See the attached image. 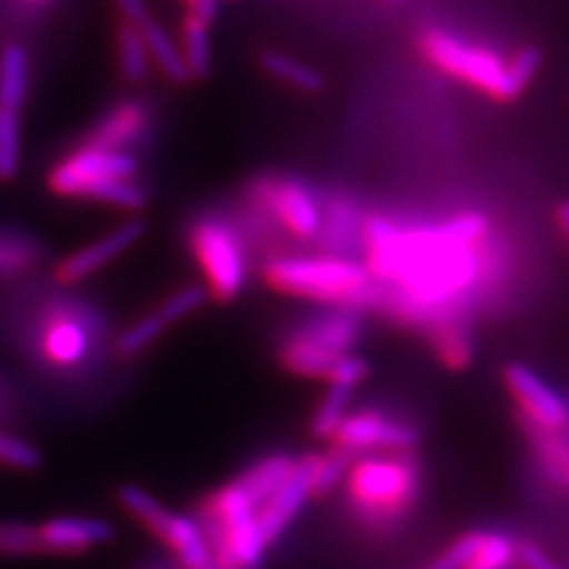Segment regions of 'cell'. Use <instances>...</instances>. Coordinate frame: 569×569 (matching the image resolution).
I'll use <instances>...</instances> for the list:
<instances>
[{
  "instance_id": "obj_1",
  "label": "cell",
  "mask_w": 569,
  "mask_h": 569,
  "mask_svg": "<svg viewBox=\"0 0 569 569\" xmlns=\"http://www.w3.org/2000/svg\"><path fill=\"white\" fill-rule=\"evenodd\" d=\"M263 278L278 292L349 311L380 309L385 305L382 284L372 278L366 263L349 257H280L266 266Z\"/></svg>"
},
{
  "instance_id": "obj_2",
  "label": "cell",
  "mask_w": 569,
  "mask_h": 569,
  "mask_svg": "<svg viewBox=\"0 0 569 569\" xmlns=\"http://www.w3.org/2000/svg\"><path fill=\"white\" fill-rule=\"evenodd\" d=\"M420 50L427 60L447 71V74L479 88L489 98L501 102L518 100L533 77L539 74L543 62L541 50L533 46L520 48L506 62L498 52L485 46H472L462 41L460 36L441 29L425 31Z\"/></svg>"
},
{
  "instance_id": "obj_3",
  "label": "cell",
  "mask_w": 569,
  "mask_h": 569,
  "mask_svg": "<svg viewBox=\"0 0 569 569\" xmlns=\"http://www.w3.org/2000/svg\"><path fill=\"white\" fill-rule=\"evenodd\" d=\"M138 162L121 150L100 146H86L71 152L50 173V188L67 198H88L123 209H142L148 204V194L133 176Z\"/></svg>"
},
{
  "instance_id": "obj_4",
  "label": "cell",
  "mask_w": 569,
  "mask_h": 569,
  "mask_svg": "<svg viewBox=\"0 0 569 569\" xmlns=\"http://www.w3.org/2000/svg\"><path fill=\"white\" fill-rule=\"evenodd\" d=\"M349 496L370 525L397 522L416 506L420 489L418 462L408 451L363 453L349 468Z\"/></svg>"
},
{
  "instance_id": "obj_5",
  "label": "cell",
  "mask_w": 569,
  "mask_h": 569,
  "mask_svg": "<svg viewBox=\"0 0 569 569\" xmlns=\"http://www.w3.org/2000/svg\"><path fill=\"white\" fill-rule=\"evenodd\" d=\"M119 503L140 525H146L159 541L169 546L186 569H200L211 562L209 541L198 520L169 510L138 485H123L119 489Z\"/></svg>"
},
{
  "instance_id": "obj_6",
  "label": "cell",
  "mask_w": 569,
  "mask_h": 569,
  "mask_svg": "<svg viewBox=\"0 0 569 569\" xmlns=\"http://www.w3.org/2000/svg\"><path fill=\"white\" fill-rule=\"evenodd\" d=\"M192 252L209 282L211 297L236 299L247 282V257L233 228L219 219H204L190 233Z\"/></svg>"
},
{
  "instance_id": "obj_7",
  "label": "cell",
  "mask_w": 569,
  "mask_h": 569,
  "mask_svg": "<svg viewBox=\"0 0 569 569\" xmlns=\"http://www.w3.org/2000/svg\"><path fill=\"white\" fill-rule=\"evenodd\" d=\"M332 441L335 447L359 458L363 453L411 451L420 441V435L408 422L389 420L378 411H361L342 420V425L332 435Z\"/></svg>"
},
{
  "instance_id": "obj_8",
  "label": "cell",
  "mask_w": 569,
  "mask_h": 569,
  "mask_svg": "<svg viewBox=\"0 0 569 569\" xmlns=\"http://www.w3.org/2000/svg\"><path fill=\"white\" fill-rule=\"evenodd\" d=\"M254 194L271 211V217L297 238H316L323 228V211L313 192L295 178H261Z\"/></svg>"
},
{
  "instance_id": "obj_9",
  "label": "cell",
  "mask_w": 569,
  "mask_h": 569,
  "mask_svg": "<svg viewBox=\"0 0 569 569\" xmlns=\"http://www.w3.org/2000/svg\"><path fill=\"white\" fill-rule=\"evenodd\" d=\"M510 395L518 399L522 416L539 430L562 432L569 425V406L558 391L546 385L537 370L525 363H510L503 370Z\"/></svg>"
},
{
  "instance_id": "obj_10",
  "label": "cell",
  "mask_w": 569,
  "mask_h": 569,
  "mask_svg": "<svg viewBox=\"0 0 569 569\" xmlns=\"http://www.w3.org/2000/svg\"><path fill=\"white\" fill-rule=\"evenodd\" d=\"M318 453L305 456L295 462V470L284 479L280 489L257 512V527L266 546H271L280 533L292 525V520L313 496V472Z\"/></svg>"
},
{
  "instance_id": "obj_11",
  "label": "cell",
  "mask_w": 569,
  "mask_h": 569,
  "mask_svg": "<svg viewBox=\"0 0 569 569\" xmlns=\"http://www.w3.org/2000/svg\"><path fill=\"white\" fill-rule=\"evenodd\" d=\"M370 376V363L363 356L345 353L340 361L335 363L332 372L328 376V391L323 401L318 403L313 420H311V432L318 439H332L337 427L349 416V403L353 397V389L359 387Z\"/></svg>"
},
{
  "instance_id": "obj_12",
  "label": "cell",
  "mask_w": 569,
  "mask_h": 569,
  "mask_svg": "<svg viewBox=\"0 0 569 569\" xmlns=\"http://www.w3.org/2000/svg\"><path fill=\"white\" fill-rule=\"evenodd\" d=\"M148 223L142 219H131L127 223H121L119 228H114L112 233H107L104 238H100L98 242L88 244L79 252H74L71 257H67L60 266H58V280L60 282H79L88 276H93L96 271H100L104 263L114 261L117 257H121L129 249L146 236Z\"/></svg>"
},
{
  "instance_id": "obj_13",
  "label": "cell",
  "mask_w": 569,
  "mask_h": 569,
  "mask_svg": "<svg viewBox=\"0 0 569 569\" xmlns=\"http://www.w3.org/2000/svg\"><path fill=\"white\" fill-rule=\"evenodd\" d=\"M39 531L43 553L52 556H81L117 537L114 527L100 518H52Z\"/></svg>"
},
{
  "instance_id": "obj_14",
  "label": "cell",
  "mask_w": 569,
  "mask_h": 569,
  "mask_svg": "<svg viewBox=\"0 0 569 569\" xmlns=\"http://www.w3.org/2000/svg\"><path fill=\"white\" fill-rule=\"evenodd\" d=\"M290 337L332 353H349L361 337V316L359 311L340 309L323 318H316L311 323H305L290 332Z\"/></svg>"
},
{
  "instance_id": "obj_15",
  "label": "cell",
  "mask_w": 569,
  "mask_h": 569,
  "mask_svg": "<svg viewBox=\"0 0 569 569\" xmlns=\"http://www.w3.org/2000/svg\"><path fill=\"white\" fill-rule=\"evenodd\" d=\"M295 462L297 460L288 453H273L257 460L252 468H247L236 479L238 487L247 493L249 501L257 506V512L280 489L284 479L290 477V472L295 470Z\"/></svg>"
},
{
  "instance_id": "obj_16",
  "label": "cell",
  "mask_w": 569,
  "mask_h": 569,
  "mask_svg": "<svg viewBox=\"0 0 569 569\" xmlns=\"http://www.w3.org/2000/svg\"><path fill=\"white\" fill-rule=\"evenodd\" d=\"M259 67L266 74L295 88L299 93H320L326 88V77L316 67L290 56V52L266 48L259 52Z\"/></svg>"
},
{
  "instance_id": "obj_17",
  "label": "cell",
  "mask_w": 569,
  "mask_h": 569,
  "mask_svg": "<svg viewBox=\"0 0 569 569\" xmlns=\"http://www.w3.org/2000/svg\"><path fill=\"white\" fill-rule=\"evenodd\" d=\"M148 127V112L146 107L138 102H121L119 107L107 114L91 138L93 146L121 150L129 146L133 138H138Z\"/></svg>"
},
{
  "instance_id": "obj_18",
  "label": "cell",
  "mask_w": 569,
  "mask_h": 569,
  "mask_svg": "<svg viewBox=\"0 0 569 569\" xmlns=\"http://www.w3.org/2000/svg\"><path fill=\"white\" fill-rule=\"evenodd\" d=\"M142 33V41L148 46L150 52V62H154L159 69H162V74L176 83V86H186L190 83V74H188V67L183 62L181 56V48L171 39L169 31L157 24L154 20H148L142 27H138Z\"/></svg>"
},
{
  "instance_id": "obj_19",
  "label": "cell",
  "mask_w": 569,
  "mask_h": 569,
  "mask_svg": "<svg viewBox=\"0 0 569 569\" xmlns=\"http://www.w3.org/2000/svg\"><path fill=\"white\" fill-rule=\"evenodd\" d=\"M342 356L345 353H332V351H326L320 347H313L309 342L295 340V337H290V335L280 347V363L301 378H326L328 380L335 363L340 361Z\"/></svg>"
},
{
  "instance_id": "obj_20",
  "label": "cell",
  "mask_w": 569,
  "mask_h": 569,
  "mask_svg": "<svg viewBox=\"0 0 569 569\" xmlns=\"http://www.w3.org/2000/svg\"><path fill=\"white\" fill-rule=\"evenodd\" d=\"M29 88V56L22 46L6 48L0 58V107L20 110Z\"/></svg>"
},
{
  "instance_id": "obj_21",
  "label": "cell",
  "mask_w": 569,
  "mask_h": 569,
  "mask_svg": "<svg viewBox=\"0 0 569 569\" xmlns=\"http://www.w3.org/2000/svg\"><path fill=\"white\" fill-rule=\"evenodd\" d=\"M48 359L58 366H74L88 351V335L74 320H58L43 337Z\"/></svg>"
},
{
  "instance_id": "obj_22",
  "label": "cell",
  "mask_w": 569,
  "mask_h": 569,
  "mask_svg": "<svg viewBox=\"0 0 569 569\" xmlns=\"http://www.w3.org/2000/svg\"><path fill=\"white\" fill-rule=\"evenodd\" d=\"M209 29L204 22L194 20L192 14H188L181 27V56L188 67L190 81H202L209 77L211 71V39H209Z\"/></svg>"
},
{
  "instance_id": "obj_23",
  "label": "cell",
  "mask_w": 569,
  "mask_h": 569,
  "mask_svg": "<svg viewBox=\"0 0 569 569\" xmlns=\"http://www.w3.org/2000/svg\"><path fill=\"white\" fill-rule=\"evenodd\" d=\"M117 52H119V67L123 71V77L133 83L146 81V77L150 74V52L146 41H142V33L138 27L123 24L119 29Z\"/></svg>"
},
{
  "instance_id": "obj_24",
  "label": "cell",
  "mask_w": 569,
  "mask_h": 569,
  "mask_svg": "<svg viewBox=\"0 0 569 569\" xmlns=\"http://www.w3.org/2000/svg\"><path fill=\"white\" fill-rule=\"evenodd\" d=\"M515 560H518V543L508 533L482 531L466 569H510Z\"/></svg>"
},
{
  "instance_id": "obj_25",
  "label": "cell",
  "mask_w": 569,
  "mask_h": 569,
  "mask_svg": "<svg viewBox=\"0 0 569 569\" xmlns=\"http://www.w3.org/2000/svg\"><path fill=\"white\" fill-rule=\"evenodd\" d=\"M432 342L439 353V359L453 370H462L472 363V342L468 332L460 328V323H447L432 330Z\"/></svg>"
},
{
  "instance_id": "obj_26",
  "label": "cell",
  "mask_w": 569,
  "mask_h": 569,
  "mask_svg": "<svg viewBox=\"0 0 569 569\" xmlns=\"http://www.w3.org/2000/svg\"><path fill=\"white\" fill-rule=\"evenodd\" d=\"M41 531L27 522H0V558L41 556Z\"/></svg>"
},
{
  "instance_id": "obj_27",
  "label": "cell",
  "mask_w": 569,
  "mask_h": 569,
  "mask_svg": "<svg viewBox=\"0 0 569 569\" xmlns=\"http://www.w3.org/2000/svg\"><path fill=\"white\" fill-rule=\"evenodd\" d=\"M20 110L0 107V178L8 181L20 169Z\"/></svg>"
},
{
  "instance_id": "obj_28",
  "label": "cell",
  "mask_w": 569,
  "mask_h": 569,
  "mask_svg": "<svg viewBox=\"0 0 569 569\" xmlns=\"http://www.w3.org/2000/svg\"><path fill=\"white\" fill-rule=\"evenodd\" d=\"M353 460H356V456H351L349 451H345L340 447H332L323 456L318 453L316 472H313V496H328L337 487H340L342 479L349 475V468Z\"/></svg>"
},
{
  "instance_id": "obj_29",
  "label": "cell",
  "mask_w": 569,
  "mask_h": 569,
  "mask_svg": "<svg viewBox=\"0 0 569 569\" xmlns=\"http://www.w3.org/2000/svg\"><path fill=\"white\" fill-rule=\"evenodd\" d=\"M209 299H211V292L209 288H204V284H186V288L176 290L171 297H167L162 301V307L157 309V313L167 326H171V323H178L181 318L207 307Z\"/></svg>"
},
{
  "instance_id": "obj_30",
  "label": "cell",
  "mask_w": 569,
  "mask_h": 569,
  "mask_svg": "<svg viewBox=\"0 0 569 569\" xmlns=\"http://www.w3.org/2000/svg\"><path fill=\"white\" fill-rule=\"evenodd\" d=\"M167 328L169 326L154 311L146 318H140L138 323H133L129 330H123L117 340V349L121 356H136L140 351H146L150 345H154L159 337L164 335Z\"/></svg>"
},
{
  "instance_id": "obj_31",
  "label": "cell",
  "mask_w": 569,
  "mask_h": 569,
  "mask_svg": "<svg viewBox=\"0 0 569 569\" xmlns=\"http://www.w3.org/2000/svg\"><path fill=\"white\" fill-rule=\"evenodd\" d=\"M41 451L33 449L29 441L0 435V462L20 470H36L41 466Z\"/></svg>"
},
{
  "instance_id": "obj_32",
  "label": "cell",
  "mask_w": 569,
  "mask_h": 569,
  "mask_svg": "<svg viewBox=\"0 0 569 569\" xmlns=\"http://www.w3.org/2000/svg\"><path fill=\"white\" fill-rule=\"evenodd\" d=\"M479 539H482V531L462 533V537L458 541H453L447 550H443V553L437 560H432L430 565L422 567V569H466Z\"/></svg>"
},
{
  "instance_id": "obj_33",
  "label": "cell",
  "mask_w": 569,
  "mask_h": 569,
  "mask_svg": "<svg viewBox=\"0 0 569 569\" xmlns=\"http://www.w3.org/2000/svg\"><path fill=\"white\" fill-rule=\"evenodd\" d=\"M36 249L22 238H0V273L24 271L33 263Z\"/></svg>"
},
{
  "instance_id": "obj_34",
  "label": "cell",
  "mask_w": 569,
  "mask_h": 569,
  "mask_svg": "<svg viewBox=\"0 0 569 569\" xmlns=\"http://www.w3.org/2000/svg\"><path fill=\"white\" fill-rule=\"evenodd\" d=\"M518 562L522 565V569H562L553 558L533 543L518 546Z\"/></svg>"
},
{
  "instance_id": "obj_35",
  "label": "cell",
  "mask_w": 569,
  "mask_h": 569,
  "mask_svg": "<svg viewBox=\"0 0 569 569\" xmlns=\"http://www.w3.org/2000/svg\"><path fill=\"white\" fill-rule=\"evenodd\" d=\"M114 3L123 14V20L131 27H142L148 20H152L146 0H114Z\"/></svg>"
},
{
  "instance_id": "obj_36",
  "label": "cell",
  "mask_w": 569,
  "mask_h": 569,
  "mask_svg": "<svg viewBox=\"0 0 569 569\" xmlns=\"http://www.w3.org/2000/svg\"><path fill=\"white\" fill-rule=\"evenodd\" d=\"M556 213H558V223H560V228H562V233H565L567 240H569V200L560 202Z\"/></svg>"
},
{
  "instance_id": "obj_37",
  "label": "cell",
  "mask_w": 569,
  "mask_h": 569,
  "mask_svg": "<svg viewBox=\"0 0 569 569\" xmlns=\"http://www.w3.org/2000/svg\"><path fill=\"white\" fill-rule=\"evenodd\" d=\"M558 477H560V479H562V482H565V485H567V487H569V460H567V462H565V466H562V468H560V472H558Z\"/></svg>"
},
{
  "instance_id": "obj_38",
  "label": "cell",
  "mask_w": 569,
  "mask_h": 569,
  "mask_svg": "<svg viewBox=\"0 0 569 569\" xmlns=\"http://www.w3.org/2000/svg\"><path fill=\"white\" fill-rule=\"evenodd\" d=\"M200 569H219V567H217V565H213V560H211L209 565H204V567H200Z\"/></svg>"
},
{
  "instance_id": "obj_39",
  "label": "cell",
  "mask_w": 569,
  "mask_h": 569,
  "mask_svg": "<svg viewBox=\"0 0 569 569\" xmlns=\"http://www.w3.org/2000/svg\"><path fill=\"white\" fill-rule=\"evenodd\" d=\"M387 3H395V6H399V3H406V0H387Z\"/></svg>"
},
{
  "instance_id": "obj_40",
  "label": "cell",
  "mask_w": 569,
  "mask_h": 569,
  "mask_svg": "<svg viewBox=\"0 0 569 569\" xmlns=\"http://www.w3.org/2000/svg\"><path fill=\"white\" fill-rule=\"evenodd\" d=\"M186 3H190V0H186Z\"/></svg>"
}]
</instances>
